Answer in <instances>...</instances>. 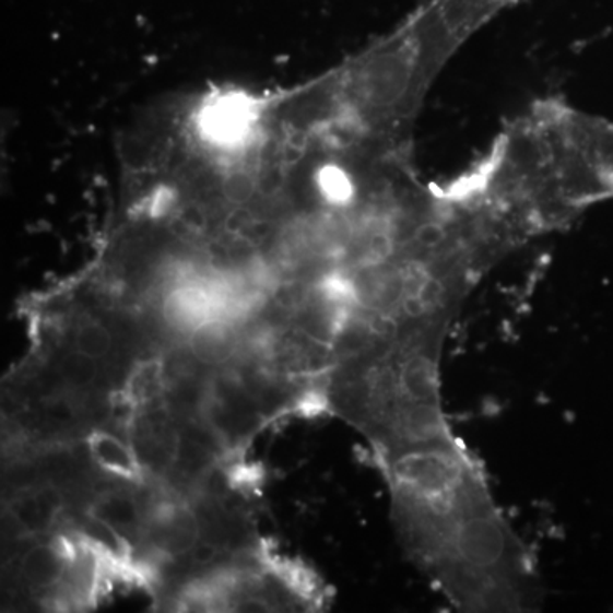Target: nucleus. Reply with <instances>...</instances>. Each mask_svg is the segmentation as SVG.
Returning <instances> with one entry per match:
<instances>
[{
	"instance_id": "1",
	"label": "nucleus",
	"mask_w": 613,
	"mask_h": 613,
	"mask_svg": "<svg viewBox=\"0 0 613 613\" xmlns=\"http://www.w3.org/2000/svg\"><path fill=\"white\" fill-rule=\"evenodd\" d=\"M409 559L463 612H523L539 598L535 563L456 435L377 463Z\"/></svg>"
},
{
	"instance_id": "2",
	"label": "nucleus",
	"mask_w": 613,
	"mask_h": 613,
	"mask_svg": "<svg viewBox=\"0 0 613 613\" xmlns=\"http://www.w3.org/2000/svg\"><path fill=\"white\" fill-rule=\"evenodd\" d=\"M329 605L331 591L313 567L283 556L270 544L189 588L173 612H322Z\"/></svg>"
}]
</instances>
